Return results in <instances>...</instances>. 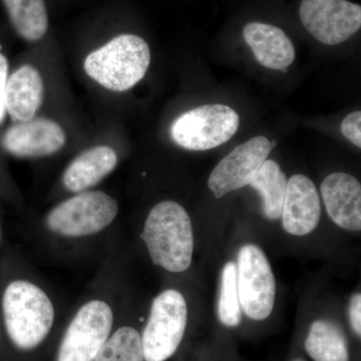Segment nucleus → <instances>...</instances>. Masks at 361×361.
I'll return each instance as SVG.
<instances>
[{
  "instance_id": "412c9836",
  "label": "nucleus",
  "mask_w": 361,
  "mask_h": 361,
  "mask_svg": "<svg viewBox=\"0 0 361 361\" xmlns=\"http://www.w3.org/2000/svg\"><path fill=\"white\" fill-rule=\"evenodd\" d=\"M218 315L221 323L225 326L236 327L241 322V306L237 288V267L234 262H228L223 268Z\"/></svg>"
},
{
  "instance_id": "6e6552de",
  "label": "nucleus",
  "mask_w": 361,
  "mask_h": 361,
  "mask_svg": "<svg viewBox=\"0 0 361 361\" xmlns=\"http://www.w3.org/2000/svg\"><path fill=\"white\" fill-rule=\"evenodd\" d=\"M113 319V311L106 302L85 304L66 330L56 361H94L108 341Z\"/></svg>"
},
{
  "instance_id": "dca6fc26",
  "label": "nucleus",
  "mask_w": 361,
  "mask_h": 361,
  "mask_svg": "<svg viewBox=\"0 0 361 361\" xmlns=\"http://www.w3.org/2000/svg\"><path fill=\"white\" fill-rule=\"evenodd\" d=\"M116 163L118 157L110 147H94L71 161L63 174V184L71 192L85 191L110 174Z\"/></svg>"
},
{
  "instance_id": "393cba45",
  "label": "nucleus",
  "mask_w": 361,
  "mask_h": 361,
  "mask_svg": "<svg viewBox=\"0 0 361 361\" xmlns=\"http://www.w3.org/2000/svg\"><path fill=\"white\" fill-rule=\"evenodd\" d=\"M293 361H305V360H293Z\"/></svg>"
},
{
  "instance_id": "1a4fd4ad",
  "label": "nucleus",
  "mask_w": 361,
  "mask_h": 361,
  "mask_svg": "<svg viewBox=\"0 0 361 361\" xmlns=\"http://www.w3.org/2000/svg\"><path fill=\"white\" fill-rule=\"evenodd\" d=\"M301 23L318 42L342 44L361 27V6L346 0H302Z\"/></svg>"
},
{
  "instance_id": "ddd939ff",
  "label": "nucleus",
  "mask_w": 361,
  "mask_h": 361,
  "mask_svg": "<svg viewBox=\"0 0 361 361\" xmlns=\"http://www.w3.org/2000/svg\"><path fill=\"white\" fill-rule=\"evenodd\" d=\"M320 191L330 219L348 231H360V182L345 173H334L323 180Z\"/></svg>"
},
{
  "instance_id": "4be33fe9",
  "label": "nucleus",
  "mask_w": 361,
  "mask_h": 361,
  "mask_svg": "<svg viewBox=\"0 0 361 361\" xmlns=\"http://www.w3.org/2000/svg\"><path fill=\"white\" fill-rule=\"evenodd\" d=\"M341 133L355 146L361 147V113L353 111L345 116L341 123Z\"/></svg>"
},
{
  "instance_id": "f3484780",
  "label": "nucleus",
  "mask_w": 361,
  "mask_h": 361,
  "mask_svg": "<svg viewBox=\"0 0 361 361\" xmlns=\"http://www.w3.org/2000/svg\"><path fill=\"white\" fill-rule=\"evenodd\" d=\"M306 353L314 361H349L348 338L336 323L316 320L305 339Z\"/></svg>"
},
{
  "instance_id": "f03ea898",
  "label": "nucleus",
  "mask_w": 361,
  "mask_h": 361,
  "mask_svg": "<svg viewBox=\"0 0 361 361\" xmlns=\"http://www.w3.org/2000/svg\"><path fill=\"white\" fill-rule=\"evenodd\" d=\"M151 51L142 37L122 35L85 59V73L97 84L113 92L132 89L146 75Z\"/></svg>"
},
{
  "instance_id": "7ed1b4c3",
  "label": "nucleus",
  "mask_w": 361,
  "mask_h": 361,
  "mask_svg": "<svg viewBox=\"0 0 361 361\" xmlns=\"http://www.w3.org/2000/svg\"><path fill=\"white\" fill-rule=\"evenodd\" d=\"M2 307L7 334L16 348L23 350L35 348L51 331L54 306L37 285L27 281L9 284Z\"/></svg>"
},
{
  "instance_id": "2eb2a0df",
  "label": "nucleus",
  "mask_w": 361,
  "mask_h": 361,
  "mask_svg": "<svg viewBox=\"0 0 361 361\" xmlns=\"http://www.w3.org/2000/svg\"><path fill=\"white\" fill-rule=\"evenodd\" d=\"M44 99V82L39 71L23 66L7 80L6 109L13 121L27 122L35 118Z\"/></svg>"
},
{
  "instance_id": "9d476101",
  "label": "nucleus",
  "mask_w": 361,
  "mask_h": 361,
  "mask_svg": "<svg viewBox=\"0 0 361 361\" xmlns=\"http://www.w3.org/2000/svg\"><path fill=\"white\" fill-rule=\"evenodd\" d=\"M276 142L259 135L233 149L216 166L208 180V186L216 198L250 185L254 176L267 160Z\"/></svg>"
},
{
  "instance_id": "5701e85b",
  "label": "nucleus",
  "mask_w": 361,
  "mask_h": 361,
  "mask_svg": "<svg viewBox=\"0 0 361 361\" xmlns=\"http://www.w3.org/2000/svg\"><path fill=\"white\" fill-rule=\"evenodd\" d=\"M7 70L8 63L4 54H0V123L4 122L6 116V92L7 85Z\"/></svg>"
},
{
  "instance_id": "a211bd4d",
  "label": "nucleus",
  "mask_w": 361,
  "mask_h": 361,
  "mask_svg": "<svg viewBox=\"0 0 361 361\" xmlns=\"http://www.w3.org/2000/svg\"><path fill=\"white\" fill-rule=\"evenodd\" d=\"M250 186L262 197L263 213L269 220L281 217L287 180L276 161L266 160L251 180Z\"/></svg>"
},
{
  "instance_id": "b1692460",
  "label": "nucleus",
  "mask_w": 361,
  "mask_h": 361,
  "mask_svg": "<svg viewBox=\"0 0 361 361\" xmlns=\"http://www.w3.org/2000/svg\"><path fill=\"white\" fill-rule=\"evenodd\" d=\"M349 319L351 327L358 337L361 336V295L355 294L349 304Z\"/></svg>"
},
{
  "instance_id": "aec40b11",
  "label": "nucleus",
  "mask_w": 361,
  "mask_h": 361,
  "mask_svg": "<svg viewBox=\"0 0 361 361\" xmlns=\"http://www.w3.org/2000/svg\"><path fill=\"white\" fill-rule=\"evenodd\" d=\"M94 361H145L141 336L132 327L116 330Z\"/></svg>"
},
{
  "instance_id": "f8f14e48",
  "label": "nucleus",
  "mask_w": 361,
  "mask_h": 361,
  "mask_svg": "<svg viewBox=\"0 0 361 361\" xmlns=\"http://www.w3.org/2000/svg\"><path fill=\"white\" fill-rule=\"evenodd\" d=\"M320 215L319 196L312 180L304 175L292 176L287 182L282 206L285 231L295 236L310 234L317 227Z\"/></svg>"
},
{
  "instance_id": "39448f33",
  "label": "nucleus",
  "mask_w": 361,
  "mask_h": 361,
  "mask_svg": "<svg viewBox=\"0 0 361 361\" xmlns=\"http://www.w3.org/2000/svg\"><path fill=\"white\" fill-rule=\"evenodd\" d=\"M239 123L238 114L230 106L205 104L180 115L171 127V135L182 148L207 151L229 141Z\"/></svg>"
},
{
  "instance_id": "4468645a",
  "label": "nucleus",
  "mask_w": 361,
  "mask_h": 361,
  "mask_svg": "<svg viewBox=\"0 0 361 361\" xmlns=\"http://www.w3.org/2000/svg\"><path fill=\"white\" fill-rule=\"evenodd\" d=\"M244 39L258 63L271 70L286 73L295 59V49L286 33L277 26L250 23L243 30Z\"/></svg>"
},
{
  "instance_id": "423d86ee",
  "label": "nucleus",
  "mask_w": 361,
  "mask_h": 361,
  "mask_svg": "<svg viewBox=\"0 0 361 361\" xmlns=\"http://www.w3.org/2000/svg\"><path fill=\"white\" fill-rule=\"evenodd\" d=\"M236 267L241 310L251 319L265 320L274 308L276 282L264 252L253 244L242 247Z\"/></svg>"
},
{
  "instance_id": "0eeeda50",
  "label": "nucleus",
  "mask_w": 361,
  "mask_h": 361,
  "mask_svg": "<svg viewBox=\"0 0 361 361\" xmlns=\"http://www.w3.org/2000/svg\"><path fill=\"white\" fill-rule=\"evenodd\" d=\"M116 214L115 199L104 192H87L59 204L47 222L51 231L61 236H89L110 225Z\"/></svg>"
},
{
  "instance_id": "20e7f679",
  "label": "nucleus",
  "mask_w": 361,
  "mask_h": 361,
  "mask_svg": "<svg viewBox=\"0 0 361 361\" xmlns=\"http://www.w3.org/2000/svg\"><path fill=\"white\" fill-rule=\"evenodd\" d=\"M187 322V303L179 291L169 289L157 296L141 336L145 361L172 357L183 341Z\"/></svg>"
},
{
  "instance_id": "f257e3e1",
  "label": "nucleus",
  "mask_w": 361,
  "mask_h": 361,
  "mask_svg": "<svg viewBox=\"0 0 361 361\" xmlns=\"http://www.w3.org/2000/svg\"><path fill=\"white\" fill-rule=\"evenodd\" d=\"M141 238L154 264L170 272H184L192 263L193 228L187 211L173 201H164L149 212Z\"/></svg>"
},
{
  "instance_id": "6ab92c4d",
  "label": "nucleus",
  "mask_w": 361,
  "mask_h": 361,
  "mask_svg": "<svg viewBox=\"0 0 361 361\" xmlns=\"http://www.w3.org/2000/svg\"><path fill=\"white\" fill-rule=\"evenodd\" d=\"M13 27L23 39L35 42L44 37L49 28L44 0H2Z\"/></svg>"
},
{
  "instance_id": "9b49d317",
  "label": "nucleus",
  "mask_w": 361,
  "mask_h": 361,
  "mask_svg": "<svg viewBox=\"0 0 361 361\" xmlns=\"http://www.w3.org/2000/svg\"><path fill=\"white\" fill-rule=\"evenodd\" d=\"M66 144L61 126L47 118L21 122L9 128L1 140L6 152L16 157H42L56 153Z\"/></svg>"
}]
</instances>
